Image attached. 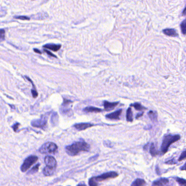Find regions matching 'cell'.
Instances as JSON below:
<instances>
[{
  "mask_svg": "<svg viewBox=\"0 0 186 186\" xmlns=\"http://www.w3.org/2000/svg\"><path fill=\"white\" fill-rule=\"evenodd\" d=\"M16 19H19L23 20H29V18H28L27 16H18V17H16Z\"/></svg>",
  "mask_w": 186,
  "mask_h": 186,
  "instance_id": "83f0119b",
  "label": "cell"
},
{
  "mask_svg": "<svg viewBox=\"0 0 186 186\" xmlns=\"http://www.w3.org/2000/svg\"><path fill=\"white\" fill-rule=\"evenodd\" d=\"M32 94V96L34 97V98H36L37 96H38V93L37 92L36 89H34V90H31Z\"/></svg>",
  "mask_w": 186,
  "mask_h": 186,
  "instance_id": "4316f807",
  "label": "cell"
},
{
  "mask_svg": "<svg viewBox=\"0 0 186 186\" xmlns=\"http://www.w3.org/2000/svg\"><path fill=\"white\" fill-rule=\"evenodd\" d=\"M180 136L179 135L168 134L164 137L161 145V152L164 154L168 150L169 147L172 143L179 140Z\"/></svg>",
  "mask_w": 186,
  "mask_h": 186,
  "instance_id": "7a4b0ae2",
  "label": "cell"
},
{
  "mask_svg": "<svg viewBox=\"0 0 186 186\" xmlns=\"http://www.w3.org/2000/svg\"><path fill=\"white\" fill-rule=\"evenodd\" d=\"M146 184V182L143 179H137L133 182L131 186H143Z\"/></svg>",
  "mask_w": 186,
  "mask_h": 186,
  "instance_id": "9a60e30c",
  "label": "cell"
},
{
  "mask_svg": "<svg viewBox=\"0 0 186 186\" xmlns=\"http://www.w3.org/2000/svg\"><path fill=\"white\" fill-rule=\"evenodd\" d=\"M37 161H38V157L36 156L32 155L27 157L25 159L22 166H21V170L22 172H26Z\"/></svg>",
  "mask_w": 186,
  "mask_h": 186,
  "instance_id": "277c9868",
  "label": "cell"
},
{
  "mask_svg": "<svg viewBox=\"0 0 186 186\" xmlns=\"http://www.w3.org/2000/svg\"><path fill=\"white\" fill-rule=\"evenodd\" d=\"M122 112V110L120 109L116 111L111 113L110 114L107 115L106 117L109 119H111V120H119L120 116Z\"/></svg>",
  "mask_w": 186,
  "mask_h": 186,
  "instance_id": "30bf717a",
  "label": "cell"
},
{
  "mask_svg": "<svg viewBox=\"0 0 186 186\" xmlns=\"http://www.w3.org/2000/svg\"><path fill=\"white\" fill-rule=\"evenodd\" d=\"M19 126V123H16V125H14L12 127L13 128V129L15 132H16V129H18V126Z\"/></svg>",
  "mask_w": 186,
  "mask_h": 186,
  "instance_id": "f1b7e54d",
  "label": "cell"
},
{
  "mask_svg": "<svg viewBox=\"0 0 186 186\" xmlns=\"http://www.w3.org/2000/svg\"><path fill=\"white\" fill-rule=\"evenodd\" d=\"M131 106H132L133 107H134L135 109L137 110H139V111H141V110H143V109H146V108H144L143 106H141L140 104L139 103H136L132 104Z\"/></svg>",
  "mask_w": 186,
  "mask_h": 186,
  "instance_id": "ffe728a7",
  "label": "cell"
},
{
  "mask_svg": "<svg viewBox=\"0 0 186 186\" xmlns=\"http://www.w3.org/2000/svg\"><path fill=\"white\" fill-rule=\"evenodd\" d=\"M47 124V117L42 116L40 119L32 121L31 125L34 127L44 128Z\"/></svg>",
  "mask_w": 186,
  "mask_h": 186,
  "instance_id": "8992f818",
  "label": "cell"
},
{
  "mask_svg": "<svg viewBox=\"0 0 186 186\" xmlns=\"http://www.w3.org/2000/svg\"><path fill=\"white\" fill-rule=\"evenodd\" d=\"M126 119L127 121L128 122H132L133 120V112L131 108H128V110L127 111V115H126Z\"/></svg>",
  "mask_w": 186,
  "mask_h": 186,
  "instance_id": "e0dca14e",
  "label": "cell"
},
{
  "mask_svg": "<svg viewBox=\"0 0 186 186\" xmlns=\"http://www.w3.org/2000/svg\"><path fill=\"white\" fill-rule=\"evenodd\" d=\"M57 150V146L52 142H47L44 143L39 149V152L42 154L54 153Z\"/></svg>",
  "mask_w": 186,
  "mask_h": 186,
  "instance_id": "3957f363",
  "label": "cell"
},
{
  "mask_svg": "<svg viewBox=\"0 0 186 186\" xmlns=\"http://www.w3.org/2000/svg\"><path fill=\"white\" fill-rule=\"evenodd\" d=\"M150 152V153L152 156H156L157 155H158V153L159 152L156 148V146H155L154 143H152L151 145Z\"/></svg>",
  "mask_w": 186,
  "mask_h": 186,
  "instance_id": "ac0fdd59",
  "label": "cell"
},
{
  "mask_svg": "<svg viewBox=\"0 0 186 186\" xmlns=\"http://www.w3.org/2000/svg\"><path fill=\"white\" fill-rule=\"evenodd\" d=\"M94 126V125L89 123H77L74 125V127L76 128V129L79 130H85L87 128L91 127L92 126Z\"/></svg>",
  "mask_w": 186,
  "mask_h": 186,
  "instance_id": "ba28073f",
  "label": "cell"
},
{
  "mask_svg": "<svg viewBox=\"0 0 186 186\" xmlns=\"http://www.w3.org/2000/svg\"><path fill=\"white\" fill-rule=\"evenodd\" d=\"M44 162L46 164V166L53 168H56L57 162L56 159L54 157L50 156H46L44 158Z\"/></svg>",
  "mask_w": 186,
  "mask_h": 186,
  "instance_id": "52a82bcc",
  "label": "cell"
},
{
  "mask_svg": "<svg viewBox=\"0 0 186 186\" xmlns=\"http://www.w3.org/2000/svg\"><path fill=\"white\" fill-rule=\"evenodd\" d=\"M118 174L115 171H110L108 173H104L101 175L97 176L96 177H94V179L96 181H103L106 179H113L118 176Z\"/></svg>",
  "mask_w": 186,
  "mask_h": 186,
  "instance_id": "5b68a950",
  "label": "cell"
},
{
  "mask_svg": "<svg viewBox=\"0 0 186 186\" xmlns=\"http://www.w3.org/2000/svg\"><path fill=\"white\" fill-rule=\"evenodd\" d=\"M40 166V164L38 163L35 166H34L28 172L27 174L28 175H31V174H34V173H37L39 169V166Z\"/></svg>",
  "mask_w": 186,
  "mask_h": 186,
  "instance_id": "d6986e66",
  "label": "cell"
},
{
  "mask_svg": "<svg viewBox=\"0 0 186 186\" xmlns=\"http://www.w3.org/2000/svg\"><path fill=\"white\" fill-rule=\"evenodd\" d=\"M5 37V31L4 29H0V39L3 40Z\"/></svg>",
  "mask_w": 186,
  "mask_h": 186,
  "instance_id": "d4e9b609",
  "label": "cell"
},
{
  "mask_svg": "<svg viewBox=\"0 0 186 186\" xmlns=\"http://www.w3.org/2000/svg\"><path fill=\"white\" fill-rule=\"evenodd\" d=\"M44 52H45L47 54L50 55V56H53V57H56V56H55V55H54V54H52V53H51V52H49V51L46 50H44Z\"/></svg>",
  "mask_w": 186,
  "mask_h": 186,
  "instance_id": "f546056e",
  "label": "cell"
},
{
  "mask_svg": "<svg viewBox=\"0 0 186 186\" xmlns=\"http://www.w3.org/2000/svg\"><path fill=\"white\" fill-rule=\"evenodd\" d=\"M56 169L49 167V166H45L44 168L43 169V174L46 176H50L54 174L55 173V171Z\"/></svg>",
  "mask_w": 186,
  "mask_h": 186,
  "instance_id": "8fae6325",
  "label": "cell"
},
{
  "mask_svg": "<svg viewBox=\"0 0 186 186\" xmlns=\"http://www.w3.org/2000/svg\"><path fill=\"white\" fill-rule=\"evenodd\" d=\"M186 8H185L184 9V12H183V14L184 15H185L186 14V13H185V11H186Z\"/></svg>",
  "mask_w": 186,
  "mask_h": 186,
  "instance_id": "836d02e7",
  "label": "cell"
},
{
  "mask_svg": "<svg viewBox=\"0 0 186 186\" xmlns=\"http://www.w3.org/2000/svg\"><path fill=\"white\" fill-rule=\"evenodd\" d=\"M186 157V151L184 150V152L182 153L181 155L180 156V157H179V161H181L182 160H184V159H185Z\"/></svg>",
  "mask_w": 186,
  "mask_h": 186,
  "instance_id": "484cf974",
  "label": "cell"
},
{
  "mask_svg": "<svg viewBox=\"0 0 186 186\" xmlns=\"http://www.w3.org/2000/svg\"><path fill=\"white\" fill-rule=\"evenodd\" d=\"M90 147L88 143L83 140L75 142L66 147V151L68 155L74 156L78 155L79 153L83 151H89Z\"/></svg>",
  "mask_w": 186,
  "mask_h": 186,
  "instance_id": "6da1fadb",
  "label": "cell"
},
{
  "mask_svg": "<svg viewBox=\"0 0 186 186\" xmlns=\"http://www.w3.org/2000/svg\"><path fill=\"white\" fill-rule=\"evenodd\" d=\"M43 47L45 49L52 50L54 52H57L60 49L61 45H59V44H47V45L43 46Z\"/></svg>",
  "mask_w": 186,
  "mask_h": 186,
  "instance_id": "5bb4252c",
  "label": "cell"
},
{
  "mask_svg": "<svg viewBox=\"0 0 186 186\" xmlns=\"http://www.w3.org/2000/svg\"><path fill=\"white\" fill-rule=\"evenodd\" d=\"M88 184L90 186H98V184L94 179V177H92L89 179Z\"/></svg>",
  "mask_w": 186,
  "mask_h": 186,
  "instance_id": "603a6c76",
  "label": "cell"
},
{
  "mask_svg": "<svg viewBox=\"0 0 186 186\" xmlns=\"http://www.w3.org/2000/svg\"><path fill=\"white\" fill-rule=\"evenodd\" d=\"M77 186H86L85 184H79Z\"/></svg>",
  "mask_w": 186,
  "mask_h": 186,
  "instance_id": "d6a6232c",
  "label": "cell"
},
{
  "mask_svg": "<svg viewBox=\"0 0 186 186\" xmlns=\"http://www.w3.org/2000/svg\"><path fill=\"white\" fill-rule=\"evenodd\" d=\"M34 51L36 52H37V53H38V54H42V52H40V51H39V50L37 49H34Z\"/></svg>",
  "mask_w": 186,
  "mask_h": 186,
  "instance_id": "4dcf8cb0",
  "label": "cell"
},
{
  "mask_svg": "<svg viewBox=\"0 0 186 186\" xmlns=\"http://www.w3.org/2000/svg\"><path fill=\"white\" fill-rule=\"evenodd\" d=\"M119 104V102H115V103H110L109 102L105 101L104 102V107L105 109L107 110H110L111 109H113L114 108L117 106V104Z\"/></svg>",
  "mask_w": 186,
  "mask_h": 186,
  "instance_id": "7c38bea8",
  "label": "cell"
},
{
  "mask_svg": "<svg viewBox=\"0 0 186 186\" xmlns=\"http://www.w3.org/2000/svg\"><path fill=\"white\" fill-rule=\"evenodd\" d=\"M163 33L167 36H171V37H176L178 36V34L175 31V29H164Z\"/></svg>",
  "mask_w": 186,
  "mask_h": 186,
  "instance_id": "4fadbf2b",
  "label": "cell"
},
{
  "mask_svg": "<svg viewBox=\"0 0 186 186\" xmlns=\"http://www.w3.org/2000/svg\"><path fill=\"white\" fill-rule=\"evenodd\" d=\"M84 111H86V112H101L102 110L101 109H99V108H95V107H87V108H85L84 109Z\"/></svg>",
  "mask_w": 186,
  "mask_h": 186,
  "instance_id": "2e32d148",
  "label": "cell"
},
{
  "mask_svg": "<svg viewBox=\"0 0 186 186\" xmlns=\"http://www.w3.org/2000/svg\"><path fill=\"white\" fill-rule=\"evenodd\" d=\"M148 116L150 118L151 120L154 121V120H157V114L156 112H153V111H150V112H148Z\"/></svg>",
  "mask_w": 186,
  "mask_h": 186,
  "instance_id": "7402d4cb",
  "label": "cell"
},
{
  "mask_svg": "<svg viewBox=\"0 0 186 186\" xmlns=\"http://www.w3.org/2000/svg\"><path fill=\"white\" fill-rule=\"evenodd\" d=\"M186 20H184V21L181 23V31L182 32V33L184 34H186Z\"/></svg>",
  "mask_w": 186,
  "mask_h": 186,
  "instance_id": "cb8c5ba5",
  "label": "cell"
},
{
  "mask_svg": "<svg viewBox=\"0 0 186 186\" xmlns=\"http://www.w3.org/2000/svg\"><path fill=\"white\" fill-rule=\"evenodd\" d=\"M169 179L166 178H161L153 182L152 186H164L168 184Z\"/></svg>",
  "mask_w": 186,
  "mask_h": 186,
  "instance_id": "9c48e42d",
  "label": "cell"
},
{
  "mask_svg": "<svg viewBox=\"0 0 186 186\" xmlns=\"http://www.w3.org/2000/svg\"><path fill=\"white\" fill-rule=\"evenodd\" d=\"M176 181L179 184V185L181 186H186V179H181L179 177H177L176 179Z\"/></svg>",
  "mask_w": 186,
  "mask_h": 186,
  "instance_id": "44dd1931",
  "label": "cell"
},
{
  "mask_svg": "<svg viewBox=\"0 0 186 186\" xmlns=\"http://www.w3.org/2000/svg\"><path fill=\"white\" fill-rule=\"evenodd\" d=\"M143 115V113H141L140 114L137 115V117H136V118L138 119V118H139V117H140L142 116Z\"/></svg>",
  "mask_w": 186,
  "mask_h": 186,
  "instance_id": "1f68e13d",
  "label": "cell"
}]
</instances>
